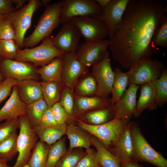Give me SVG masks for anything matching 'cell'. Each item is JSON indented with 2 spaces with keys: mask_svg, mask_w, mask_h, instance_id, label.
<instances>
[{
  "mask_svg": "<svg viewBox=\"0 0 167 167\" xmlns=\"http://www.w3.org/2000/svg\"><path fill=\"white\" fill-rule=\"evenodd\" d=\"M167 7L161 0H130L121 21L109 39L113 58L130 70L157 52L152 39Z\"/></svg>",
  "mask_w": 167,
  "mask_h": 167,
  "instance_id": "obj_1",
  "label": "cell"
},
{
  "mask_svg": "<svg viewBox=\"0 0 167 167\" xmlns=\"http://www.w3.org/2000/svg\"><path fill=\"white\" fill-rule=\"evenodd\" d=\"M62 7V1L49 5L46 7L35 29L29 36L24 38V47H34L41 41L50 36L53 31L60 24Z\"/></svg>",
  "mask_w": 167,
  "mask_h": 167,
  "instance_id": "obj_2",
  "label": "cell"
},
{
  "mask_svg": "<svg viewBox=\"0 0 167 167\" xmlns=\"http://www.w3.org/2000/svg\"><path fill=\"white\" fill-rule=\"evenodd\" d=\"M130 132L133 144L132 159L145 162L156 167H167V160L152 147L142 133L138 123L130 122Z\"/></svg>",
  "mask_w": 167,
  "mask_h": 167,
  "instance_id": "obj_3",
  "label": "cell"
},
{
  "mask_svg": "<svg viewBox=\"0 0 167 167\" xmlns=\"http://www.w3.org/2000/svg\"><path fill=\"white\" fill-rule=\"evenodd\" d=\"M64 54L54 46L53 38L50 36L43 40L42 43L37 46L19 49L14 60L32 63L36 67H42L55 58Z\"/></svg>",
  "mask_w": 167,
  "mask_h": 167,
  "instance_id": "obj_4",
  "label": "cell"
},
{
  "mask_svg": "<svg viewBox=\"0 0 167 167\" xmlns=\"http://www.w3.org/2000/svg\"><path fill=\"white\" fill-rule=\"evenodd\" d=\"M17 120L19 130L17 142L18 155L12 167H23L28 164L38 138L26 114L19 117Z\"/></svg>",
  "mask_w": 167,
  "mask_h": 167,
  "instance_id": "obj_5",
  "label": "cell"
},
{
  "mask_svg": "<svg viewBox=\"0 0 167 167\" xmlns=\"http://www.w3.org/2000/svg\"><path fill=\"white\" fill-rule=\"evenodd\" d=\"M166 68L163 63L152 58L143 59L127 72V86L131 84L141 85L159 79Z\"/></svg>",
  "mask_w": 167,
  "mask_h": 167,
  "instance_id": "obj_6",
  "label": "cell"
},
{
  "mask_svg": "<svg viewBox=\"0 0 167 167\" xmlns=\"http://www.w3.org/2000/svg\"><path fill=\"white\" fill-rule=\"evenodd\" d=\"M41 6V1L30 0L22 8L6 16L14 29L15 41L20 49L24 47V36L31 27L33 15Z\"/></svg>",
  "mask_w": 167,
  "mask_h": 167,
  "instance_id": "obj_7",
  "label": "cell"
},
{
  "mask_svg": "<svg viewBox=\"0 0 167 167\" xmlns=\"http://www.w3.org/2000/svg\"><path fill=\"white\" fill-rule=\"evenodd\" d=\"M77 126L98 139L109 151L115 144L124 126L122 121L114 118L105 123L96 125L84 123L75 118Z\"/></svg>",
  "mask_w": 167,
  "mask_h": 167,
  "instance_id": "obj_8",
  "label": "cell"
},
{
  "mask_svg": "<svg viewBox=\"0 0 167 167\" xmlns=\"http://www.w3.org/2000/svg\"><path fill=\"white\" fill-rule=\"evenodd\" d=\"M60 23L64 24L76 17L100 16L103 10L93 0H63Z\"/></svg>",
  "mask_w": 167,
  "mask_h": 167,
  "instance_id": "obj_9",
  "label": "cell"
},
{
  "mask_svg": "<svg viewBox=\"0 0 167 167\" xmlns=\"http://www.w3.org/2000/svg\"><path fill=\"white\" fill-rule=\"evenodd\" d=\"M77 27L85 42H95L105 39L109 32L105 23L95 17H76L71 20Z\"/></svg>",
  "mask_w": 167,
  "mask_h": 167,
  "instance_id": "obj_10",
  "label": "cell"
},
{
  "mask_svg": "<svg viewBox=\"0 0 167 167\" xmlns=\"http://www.w3.org/2000/svg\"><path fill=\"white\" fill-rule=\"evenodd\" d=\"M91 74L97 83L95 95L108 98L109 95L111 92L115 77L108 51H107L99 62L92 66Z\"/></svg>",
  "mask_w": 167,
  "mask_h": 167,
  "instance_id": "obj_11",
  "label": "cell"
},
{
  "mask_svg": "<svg viewBox=\"0 0 167 167\" xmlns=\"http://www.w3.org/2000/svg\"><path fill=\"white\" fill-rule=\"evenodd\" d=\"M36 67L29 62L0 58V72L5 79L17 81L32 79L38 81L39 76Z\"/></svg>",
  "mask_w": 167,
  "mask_h": 167,
  "instance_id": "obj_12",
  "label": "cell"
},
{
  "mask_svg": "<svg viewBox=\"0 0 167 167\" xmlns=\"http://www.w3.org/2000/svg\"><path fill=\"white\" fill-rule=\"evenodd\" d=\"M81 36L77 27L71 22L65 24L53 38L54 46L64 54H76L80 45Z\"/></svg>",
  "mask_w": 167,
  "mask_h": 167,
  "instance_id": "obj_13",
  "label": "cell"
},
{
  "mask_svg": "<svg viewBox=\"0 0 167 167\" xmlns=\"http://www.w3.org/2000/svg\"><path fill=\"white\" fill-rule=\"evenodd\" d=\"M120 98L113 105L115 118L121 120L126 125L135 113L136 106V95L139 85L131 84Z\"/></svg>",
  "mask_w": 167,
  "mask_h": 167,
  "instance_id": "obj_14",
  "label": "cell"
},
{
  "mask_svg": "<svg viewBox=\"0 0 167 167\" xmlns=\"http://www.w3.org/2000/svg\"><path fill=\"white\" fill-rule=\"evenodd\" d=\"M109 45V40L105 39L95 42H85L79 46L76 56L83 64L88 67L92 66L103 58Z\"/></svg>",
  "mask_w": 167,
  "mask_h": 167,
  "instance_id": "obj_15",
  "label": "cell"
},
{
  "mask_svg": "<svg viewBox=\"0 0 167 167\" xmlns=\"http://www.w3.org/2000/svg\"><path fill=\"white\" fill-rule=\"evenodd\" d=\"M88 67L79 61L75 54H64L62 82L65 86L69 87L73 91L79 78L88 72Z\"/></svg>",
  "mask_w": 167,
  "mask_h": 167,
  "instance_id": "obj_16",
  "label": "cell"
},
{
  "mask_svg": "<svg viewBox=\"0 0 167 167\" xmlns=\"http://www.w3.org/2000/svg\"><path fill=\"white\" fill-rule=\"evenodd\" d=\"M130 0H111L103 10L101 15L95 16L106 26L109 39L113 36L120 23Z\"/></svg>",
  "mask_w": 167,
  "mask_h": 167,
  "instance_id": "obj_17",
  "label": "cell"
},
{
  "mask_svg": "<svg viewBox=\"0 0 167 167\" xmlns=\"http://www.w3.org/2000/svg\"><path fill=\"white\" fill-rule=\"evenodd\" d=\"M27 106L20 99L15 85L9 99L0 109V122L3 120H17L25 114Z\"/></svg>",
  "mask_w": 167,
  "mask_h": 167,
  "instance_id": "obj_18",
  "label": "cell"
},
{
  "mask_svg": "<svg viewBox=\"0 0 167 167\" xmlns=\"http://www.w3.org/2000/svg\"><path fill=\"white\" fill-rule=\"evenodd\" d=\"M130 122L125 125L113 146L109 151L120 160L132 159L133 144L130 132Z\"/></svg>",
  "mask_w": 167,
  "mask_h": 167,
  "instance_id": "obj_19",
  "label": "cell"
},
{
  "mask_svg": "<svg viewBox=\"0 0 167 167\" xmlns=\"http://www.w3.org/2000/svg\"><path fill=\"white\" fill-rule=\"evenodd\" d=\"M75 118L87 112L104 108L111 105L110 98L94 95L83 96L74 95Z\"/></svg>",
  "mask_w": 167,
  "mask_h": 167,
  "instance_id": "obj_20",
  "label": "cell"
},
{
  "mask_svg": "<svg viewBox=\"0 0 167 167\" xmlns=\"http://www.w3.org/2000/svg\"><path fill=\"white\" fill-rule=\"evenodd\" d=\"M15 85L20 99L27 105L43 99L41 84L38 81H17Z\"/></svg>",
  "mask_w": 167,
  "mask_h": 167,
  "instance_id": "obj_21",
  "label": "cell"
},
{
  "mask_svg": "<svg viewBox=\"0 0 167 167\" xmlns=\"http://www.w3.org/2000/svg\"><path fill=\"white\" fill-rule=\"evenodd\" d=\"M140 95L136 104L134 116L139 117L146 109L152 111L157 109L156 88L152 82L140 85Z\"/></svg>",
  "mask_w": 167,
  "mask_h": 167,
  "instance_id": "obj_22",
  "label": "cell"
},
{
  "mask_svg": "<svg viewBox=\"0 0 167 167\" xmlns=\"http://www.w3.org/2000/svg\"><path fill=\"white\" fill-rule=\"evenodd\" d=\"M113 105L89 111L78 116L77 118L84 123L93 125L103 124L115 118Z\"/></svg>",
  "mask_w": 167,
  "mask_h": 167,
  "instance_id": "obj_23",
  "label": "cell"
},
{
  "mask_svg": "<svg viewBox=\"0 0 167 167\" xmlns=\"http://www.w3.org/2000/svg\"><path fill=\"white\" fill-rule=\"evenodd\" d=\"M88 132L78 126L70 123L67 125L66 134L70 141L69 149L84 148H90L91 138Z\"/></svg>",
  "mask_w": 167,
  "mask_h": 167,
  "instance_id": "obj_24",
  "label": "cell"
},
{
  "mask_svg": "<svg viewBox=\"0 0 167 167\" xmlns=\"http://www.w3.org/2000/svg\"><path fill=\"white\" fill-rule=\"evenodd\" d=\"M64 55L55 58L49 63L38 69V73L42 81L62 82Z\"/></svg>",
  "mask_w": 167,
  "mask_h": 167,
  "instance_id": "obj_25",
  "label": "cell"
},
{
  "mask_svg": "<svg viewBox=\"0 0 167 167\" xmlns=\"http://www.w3.org/2000/svg\"><path fill=\"white\" fill-rule=\"evenodd\" d=\"M91 145L96 149V153L101 167H121L120 160L114 156L95 137L91 138Z\"/></svg>",
  "mask_w": 167,
  "mask_h": 167,
  "instance_id": "obj_26",
  "label": "cell"
},
{
  "mask_svg": "<svg viewBox=\"0 0 167 167\" xmlns=\"http://www.w3.org/2000/svg\"><path fill=\"white\" fill-rule=\"evenodd\" d=\"M43 99L48 107L50 108L54 104L59 102L64 85L62 82L54 81L40 82Z\"/></svg>",
  "mask_w": 167,
  "mask_h": 167,
  "instance_id": "obj_27",
  "label": "cell"
},
{
  "mask_svg": "<svg viewBox=\"0 0 167 167\" xmlns=\"http://www.w3.org/2000/svg\"><path fill=\"white\" fill-rule=\"evenodd\" d=\"M97 88L96 82L91 73L83 75L79 79L74 89L75 95L83 96L95 95Z\"/></svg>",
  "mask_w": 167,
  "mask_h": 167,
  "instance_id": "obj_28",
  "label": "cell"
},
{
  "mask_svg": "<svg viewBox=\"0 0 167 167\" xmlns=\"http://www.w3.org/2000/svg\"><path fill=\"white\" fill-rule=\"evenodd\" d=\"M67 124L57 125L45 128L36 133L40 141L51 145L66 134Z\"/></svg>",
  "mask_w": 167,
  "mask_h": 167,
  "instance_id": "obj_29",
  "label": "cell"
},
{
  "mask_svg": "<svg viewBox=\"0 0 167 167\" xmlns=\"http://www.w3.org/2000/svg\"><path fill=\"white\" fill-rule=\"evenodd\" d=\"M50 146L40 141H37L28 163L30 167H45Z\"/></svg>",
  "mask_w": 167,
  "mask_h": 167,
  "instance_id": "obj_30",
  "label": "cell"
},
{
  "mask_svg": "<svg viewBox=\"0 0 167 167\" xmlns=\"http://www.w3.org/2000/svg\"><path fill=\"white\" fill-rule=\"evenodd\" d=\"M114 79L111 92L112 96L110 98L112 105L118 101L121 97L127 86L128 76L127 72H123L118 68L114 69Z\"/></svg>",
  "mask_w": 167,
  "mask_h": 167,
  "instance_id": "obj_31",
  "label": "cell"
},
{
  "mask_svg": "<svg viewBox=\"0 0 167 167\" xmlns=\"http://www.w3.org/2000/svg\"><path fill=\"white\" fill-rule=\"evenodd\" d=\"M48 108L43 99L27 105L25 114L33 128L39 125L43 113Z\"/></svg>",
  "mask_w": 167,
  "mask_h": 167,
  "instance_id": "obj_32",
  "label": "cell"
},
{
  "mask_svg": "<svg viewBox=\"0 0 167 167\" xmlns=\"http://www.w3.org/2000/svg\"><path fill=\"white\" fill-rule=\"evenodd\" d=\"M16 131L0 143V159L7 163L18 153Z\"/></svg>",
  "mask_w": 167,
  "mask_h": 167,
  "instance_id": "obj_33",
  "label": "cell"
},
{
  "mask_svg": "<svg viewBox=\"0 0 167 167\" xmlns=\"http://www.w3.org/2000/svg\"><path fill=\"white\" fill-rule=\"evenodd\" d=\"M64 137L50 145L45 167H55L57 163L67 150Z\"/></svg>",
  "mask_w": 167,
  "mask_h": 167,
  "instance_id": "obj_34",
  "label": "cell"
},
{
  "mask_svg": "<svg viewBox=\"0 0 167 167\" xmlns=\"http://www.w3.org/2000/svg\"><path fill=\"white\" fill-rule=\"evenodd\" d=\"M85 154L81 148L67 150L55 167H75Z\"/></svg>",
  "mask_w": 167,
  "mask_h": 167,
  "instance_id": "obj_35",
  "label": "cell"
},
{
  "mask_svg": "<svg viewBox=\"0 0 167 167\" xmlns=\"http://www.w3.org/2000/svg\"><path fill=\"white\" fill-rule=\"evenodd\" d=\"M152 82L156 88V102L157 105L161 107L167 101V68L165 69L159 79Z\"/></svg>",
  "mask_w": 167,
  "mask_h": 167,
  "instance_id": "obj_36",
  "label": "cell"
},
{
  "mask_svg": "<svg viewBox=\"0 0 167 167\" xmlns=\"http://www.w3.org/2000/svg\"><path fill=\"white\" fill-rule=\"evenodd\" d=\"M59 102L71 118L74 121L75 120V100L73 91L64 85Z\"/></svg>",
  "mask_w": 167,
  "mask_h": 167,
  "instance_id": "obj_37",
  "label": "cell"
},
{
  "mask_svg": "<svg viewBox=\"0 0 167 167\" xmlns=\"http://www.w3.org/2000/svg\"><path fill=\"white\" fill-rule=\"evenodd\" d=\"M20 49L14 40H0V58L14 60Z\"/></svg>",
  "mask_w": 167,
  "mask_h": 167,
  "instance_id": "obj_38",
  "label": "cell"
},
{
  "mask_svg": "<svg viewBox=\"0 0 167 167\" xmlns=\"http://www.w3.org/2000/svg\"><path fill=\"white\" fill-rule=\"evenodd\" d=\"M154 45L167 48V16H166L155 32L152 39Z\"/></svg>",
  "mask_w": 167,
  "mask_h": 167,
  "instance_id": "obj_39",
  "label": "cell"
},
{
  "mask_svg": "<svg viewBox=\"0 0 167 167\" xmlns=\"http://www.w3.org/2000/svg\"><path fill=\"white\" fill-rule=\"evenodd\" d=\"M75 167H101L96 152L90 148L86 149L85 154Z\"/></svg>",
  "mask_w": 167,
  "mask_h": 167,
  "instance_id": "obj_40",
  "label": "cell"
},
{
  "mask_svg": "<svg viewBox=\"0 0 167 167\" xmlns=\"http://www.w3.org/2000/svg\"><path fill=\"white\" fill-rule=\"evenodd\" d=\"M53 116L58 125L67 124L74 121L69 116L59 102L53 105L51 107Z\"/></svg>",
  "mask_w": 167,
  "mask_h": 167,
  "instance_id": "obj_41",
  "label": "cell"
},
{
  "mask_svg": "<svg viewBox=\"0 0 167 167\" xmlns=\"http://www.w3.org/2000/svg\"><path fill=\"white\" fill-rule=\"evenodd\" d=\"M15 35L14 29L7 17L0 20V40H14Z\"/></svg>",
  "mask_w": 167,
  "mask_h": 167,
  "instance_id": "obj_42",
  "label": "cell"
},
{
  "mask_svg": "<svg viewBox=\"0 0 167 167\" xmlns=\"http://www.w3.org/2000/svg\"><path fill=\"white\" fill-rule=\"evenodd\" d=\"M18 128L17 119L5 121L0 123V143Z\"/></svg>",
  "mask_w": 167,
  "mask_h": 167,
  "instance_id": "obj_43",
  "label": "cell"
},
{
  "mask_svg": "<svg viewBox=\"0 0 167 167\" xmlns=\"http://www.w3.org/2000/svg\"><path fill=\"white\" fill-rule=\"evenodd\" d=\"M57 125L58 124L53 116L51 108L49 107L43 113L39 125L33 128L36 133L45 128Z\"/></svg>",
  "mask_w": 167,
  "mask_h": 167,
  "instance_id": "obj_44",
  "label": "cell"
},
{
  "mask_svg": "<svg viewBox=\"0 0 167 167\" xmlns=\"http://www.w3.org/2000/svg\"><path fill=\"white\" fill-rule=\"evenodd\" d=\"M17 81L12 78H7L0 82V103L10 95L13 87Z\"/></svg>",
  "mask_w": 167,
  "mask_h": 167,
  "instance_id": "obj_45",
  "label": "cell"
},
{
  "mask_svg": "<svg viewBox=\"0 0 167 167\" xmlns=\"http://www.w3.org/2000/svg\"><path fill=\"white\" fill-rule=\"evenodd\" d=\"M15 11L11 0H0V17H6Z\"/></svg>",
  "mask_w": 167,
  "mask_h": 167,
  "instance_id": "obj_46",
  "label": "cell"
},
{
  "mask_svg": "<svg viewBox=\"0 0 167 167\" xmlns=\"http://www.w3.org/2000/svg\"><path fill=\"white\" fill-rule=\"evenodd\" d=\"M120 161L121 167H144L132 159H126Z\"/></svg>",
  "mask_w": 167,
  "mask_h": 167,
  "instance_id": "obj_47",
  "label": "cell"
},
{
  "mask_svg": "<svg viewBox=\"0 0 167 167\" xmlns=\"http://www.w3.org/2000/svg\"><path fill=\"white\" fill-rule=\"evenodd\" d=\"M13 4L15 5V8L16 10H18L22 8L24 4L29 0H11Z\"/></svg>",
  "mask_w": 167,
  "mask_h": 167,
  "instance_id": "obj_48",
  "label": "cell"
},
{
  "mask_svg": "<svg viewBox=\"0 0 167 167\" xmlns=\"http://www.w3.org/2000/svg\"><path fill=\"white\" fill-rule=\"evenodd\" d=\"M111 0H95L101 7L103 10Z\"/></svg>",
  "mask_w": 167,
  "mask_h": 167,
  "instance_id": "obj_49",
  "label": "cell"
},
{
  "mask_svg": "<svg viewBox=\"0 0 167 167\" xmlns=\"http://www.w3.org/2000/svg\"><path fill=\"white\" fill-rule=\"evenodd\" d=\"M41 2V6L46 7L49 5V4L51 2V0H42Z\"/></svg>",
  "mask_w": 167,
  "mask_h": 167,
  "instance_id": "obj_50",
  "label": "cell"
},
{
  "mask_svg": "<svg viewBox=\"0 0 167 167\" xmlns=\"http://www.w3.org/2000/svg\"><path fill=\"white\" fill-rule=\"evenodd\" d=\"M0 167H10L7 163L0 159Z\"/></svg>",
  "mask_w": 167,
  "mask_h": 167,
  "instance_id": "obj_51",
  "label": "cell"
},
{
  "mask_svg": "<svg viewBox=\"0 0 167 167\" xmlns=\"http://www.w3.org/2000/svg\"><path fill=\"white\" fill-rule=\"evenodd\" d=\"M4 79L2 77V75L1 74L0 72V82H2V81H3L4 80Z\"/></svg>",
  "mask_w": 167,
  "mask_h": 167,
  "instance_id": "obj_52",
  "label": "cell"
},
{
  "mask_svg": "<svg viewBox=\"0 0 167 167\" xmlns=\"http://www.w3.org/2000/svg\"><path fill=\"white\" fill-rule=\"evenodd\" d=\"M23 167H30L27 164Z\"/></svg>",
  "mask_w": 167,
  "mask_h": 167,
  "instance_id": "obj_53",
  "label": "cell"
},
{
  "mask_svg": "<svg viewBox=\"0 0 167 167\" xmlns=\"http://www.w3.org/2000/svg\"><path fill=\"white\" fill-rule=\"evenodd\" d=\"M5 17H0V20Z\"/></svg>",
  "mask_w": 167,
  "mask_h": 167,
  "instance_id": "obj_54",
  "label": "cell"
}]
</instances>
